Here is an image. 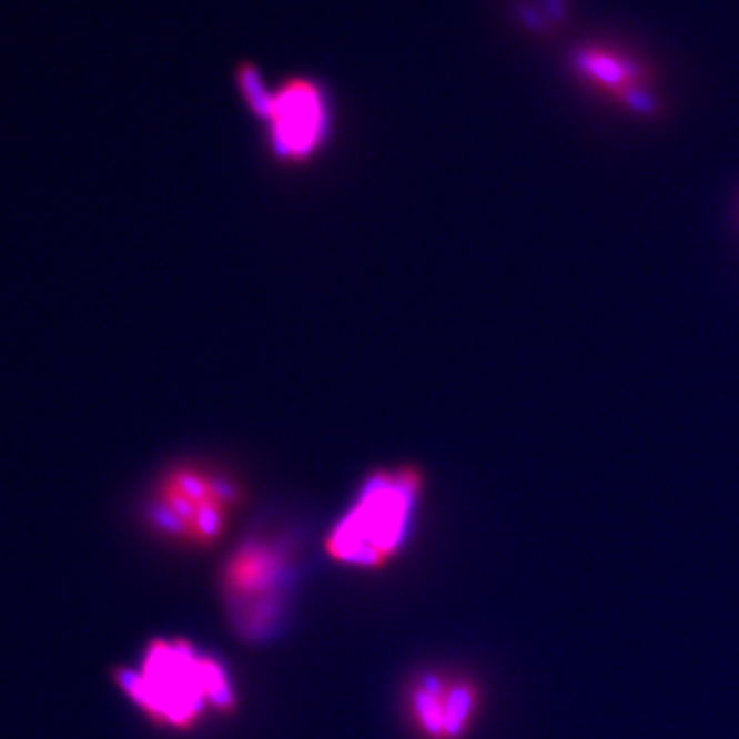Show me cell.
Masks as SVG:
<instances>
[{
  "instance_id": "6da1fadb",
  "label": "cell",
  "mask_w": 739,
  "mask_h": 739,
  "mask_svg": "<svg viewBox=\"0 0 739 739\" xmlns=\"http://www.w3.org/2000/svg\"><path fill=\"white\" fill-rule=\"evenodd\" d=\"M113 685L151 726L192 733L239 709L231 668L185 637H154L130 666L113 670Z\"/></svg>"
},
{
  "instance_id": "7a4b0ae2",
  "label": "cell",
  "mask_w": 739,
  "mask_h": 739,
  "mask_svg": "<svg viewBox=\"0 0 739 739\" xmlns=\"http://www.w3.org/2000/svg\"><path fill=\"white\" fill-rule=\"evenodd\" d=\"M425 485L419 466L372 470L323 538L328 561L343 569L376 574L401 559L413 536Z\"/></svg>"
},
{
  "instance_id": "3957f363",
  "label": "cell",
  "mask_w": 739,
  "mask_h": 739,
  "mask_svg": "<svg viewBox=\"0 0 739 739\" xmlns=\"http://www.w3.org/2000/svg\"><path fill=\"white\" fill-rule=\"evenodd\" d=\"M245 497V487L216 466L178 463L152 483L142 514L151 533L164 543L210 550L231 533Z\"/></svg>"
},
{
  "instance_id": "277c9868",
  "label": "cell",
  "mask_w": 739,
  "mask_h": 739,
  "mask_svg": "<svg viewBox=\"0 0 739 739\" xmlns=\"http://www.w3.org/2000/svg\"><path fill=\"white\" fill-rule=\"evenodd\" d=\"M234 84L249 113L260 120L265 144L282 164H308L325 151L335 130L327 84L311 74H290L267 84L253 62L234 69Z\"/></svg>"
},
{
  "instance_id": "5b68a950",
  "label": "cell",
  "mask_w": 739,
  "mask_h": 739,
  "mask_svg": "<svg viewBox=\"0 0 739 739\" xmlns=\"http://www.w3.org/2000/svg\"><path fill=\"white\" fill-rule=\"evenodd\" d=\"M294 565V545L267 533L246 536L222 563L220 598L234 630L246 641L267 639L277 629Z\"/></svg>"
},
{
  "instance_id": "8992f818",
  "label": "cell",
  "mask_w": 739,
  "mask_h": 739,
  "mask_svg": "<svg viewBox=\"0 0 739 739\" xmlns=\"http://www.w3.org/2000/svg\"><path fill=\"white\" fill-rule=\"evenodd\" d=\"M483 711L479 682L451 668H425L403 690V717L415 739H466Z\"/></svg>"
},
{
  "instance_id": "52a82bcc",
  "label": "cell",
  "mask_w": 739,
  "mask_h": 739,
  "mask_svg": "<svg viewBox=\"0 0 739 739\" xmlns=\"http://www.w3.org/2000/svg\"><path fill=\"white\" fill-rule=\"evenodd\" d=\"M575 79L637 115H656L661 105L656 70L641 55L613 41L589 40L569 54Z\"/></svg>"
}]
</instances>
